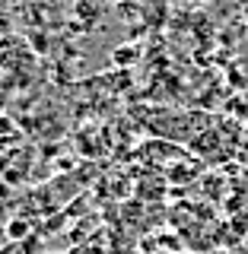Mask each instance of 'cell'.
<instances>
[{
  "label": "cell",
  "mask_w": 248,
  "mask_h": 254,
  "mask_svg": "<svg viewBox=\"0 0 248 254\" xmlns=\"http://www.w3.org/2000/svg\"><path fill=\"white\" fill-rule=\"evenodd\" d=\"M19 140H22V133H19V127H16V121H13V118H6V115H0V153L16 149V146H19Z\"/></svg>",
  "instance_id": "cell-2"
},
{
  "label": "cell",
  "mask_w": 248,
  "mask_h": 254,
  "mask_svg": "<svg viewBox=\"0 0 248 254\" xmlns=\"http://www.w3.org/2000/svg\"><path fill=\"white\" fill-rule=\"evenodd\" d=\"M3 105H6V92L0 89V115H3Z\"/></svg>",
  "instance_id": "cell-7"
},
{
  "label": "cell",
  "mask_w": 248,
  "mask_h": 254,
  "mask_svg": "<svg viewBox=\"0 0 248 254\" xmlns=\"http://www.w3.org/2000/svg\"><path fill=\"white\" fill-rule=\"evenodd\" d=\"M10 32V13H6V0H0V42L6 38Z\"/></svg>",
  "instance_id": "cell-6"
},
{
  "label": "cell",
  "mask_w": 248,
  "mask_h": 254,
  "mask_svg": "<svg viewBox=\"0 0 248 254\" xmlns=\"http://www.w3.org/2000/svg\"><path fill=\"white\" fill-rule=\"evenodd\" d=\"M6 242V226H0V245Z\"/></svg>",
  "instance_id": "cell-8"
},
{
  "label": "cell",
  "mask_w": 248,
  "mask_h": 254,
  "mask_svg": "<svg viewBox=\"0 0 248 254\" xmlns=\"http://www.w3.org/2000/svg\"><path fill=\"white\" fill-rule=\"evenodd\" d=\"M153 254H188V251H153Z\"/></svg>",
  "instance_id": "cell-9"
},
{
  "label": "cell",
  "mask_w": 248,
  "mask_h": 254,
  "mask_svg": "<svg viewBox=\"0 0 248 254\" xmlns=\"http://www.w3.org/2000/svg\"><path fill=\"white\" fill-rule=\"evenodd\" d=\"M29 222L26 219H10L6 222V238H10V242H22V238H29Z\"/></svg>",
  "instance_id": "cell-3"
},
{
  "label": "cell",
  "mask_w": 248,
  "mask_h": 254,
  "mask_svg": "<svg viewBox=\"0 0 248 254\" xmlns=\"http://www.w3.org/2000/svg\"><path fill=\"white\" fill-rule=\"evenodd\" d=\"M111 58H115V64H131V61H137V48L134 45H118Z\"/></svg>",
  "instance_id": "cell-5"
},
{
  "label": "cell",
  "mask_w": 248,
  "mask_h": 254,
  "mask_svg": "<svg viewBox=\"0 0 248 254\" xmlns=\"http://www.w3.org/2000/svg\"><path fill=\"white\" fill-rule=\"evenodd\" d=\"M118 3H121V0H118Z\"/></svg>",
  "instance_id": "cell-10"
},
{
  "label": "cell",
  "mask_w": 248,
  "mask_h": 254,
  "mask_svg": "<svg viewBox=\"0 0 248 254\" xmlns=\"http://www.w3.org/2000/svg\"><path fill=\"white\" fill-rule=\"evenodd\" d=\"M32 70V54L22 42L6 35L0 42V89H13V86L26 83V73Z\"/></svg>",
  "instance_id": "cell-1"
},
{
  "label": "cell",
  "mask_w": 248,
  "mask_h": 254,
  "mask_svg": "<svg viewBox=\"0 0 248 254\" xmlns=\"http://www.w3.org/2000/svg\"><path fill=\"white\" fill-rule=\"evenodd\" d=\"M201 172V165L191 162V165H175V169H169V181H191V175Z\"/></svg>",
  "instance_id": "cell-4"
}]
</instances>
